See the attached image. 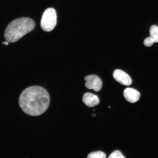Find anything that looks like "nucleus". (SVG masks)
Masks as SVG:
<instances>
[{
    "label": "nucleus",
    "instance_id": "nucleus-6",
    "mask_svg": "<svg viewBox=\"0 0 158 158\" xmlns=\"http://www.w3.org/2000/svg\"><path fill=\"white\" fill-rule=\"evenodd\" d=\"M124 96L128 102L134 103L139 100L141 95L139 92L134 89L128 88L124 91Z\"/></svg>",
    "mask_w": 158,
    "mask_h": 158
},
{
    "label": "nucleus",
    "instance_id": "nucleus-12",
    "mask_svg": "<svg viewBox=\"0 0 158 158\" xmlns=\"http://www.w3.org/2000/svg\"><path fill=\"white\" fill-rule=\"evenodd\" d=\"M3 44H5L6 45H9V42L6 41V42H4L2 43Z\"/></svg>",
    "mask_w": 158,
    "mask_h": 158
},
{
    "label": "nucleus",
    "instance_id": "nucleus-10",
    "mask_svg": "<svg viewBox=\"0 0 158 158\" xmlns=\"http://www.w3.org/2000/svg\"><path fill=\"white\" fill-rule=\"evenodd\" d=\"M123 154L119 151H115L110 154L109 158H124Z\"/></svg>",
    "mask_w": 158,
    "mask_h": 158
},
{
    "label": "nucleus",
    "instance_id": "nucleus-1",
    "mask_svg": "<svg viewBox=\"0 0 158 158\" xmlns=\"http://www.w3.org/2000/svg\"><path fill=\"white\" fill-rule=\"evenodd\" d=\"M50 103L48 92L40 86H34L26 89L19 97V103L25 113L38 116L45 112Z\"/></svg>",
    "mask_w": 158,
    "mask_h": 158
},
{
    "label": "nucleus",
    "instance_id": "nucleus-3",
    "mask_svg": "<svg viewBox=\"0 0 158 158\" xmlns=\"http://www.w3.org/2000/svg\"><path fill=\"white\" fill-rule=\"evenodd\" d=\"M57 23L56 11L52 8L47 9L42 15L41 27L43 30L49 32L54 29Z\"/></svg>",
    "mask_w": 158,
    "mask_h": 158
},
{
    "label": "nucleus",
    "instance_id": "nucleus-2",
    "mask_svg": "<svg viewBox=\"0 0 158 158\" xmlns=\"http://www.w3.org/2000/svg\"><path fill=\"white\" fill-rule=\"evenodd\" d=\"M35 27V22L27 17H23L14 20L9 23L6 29L4 36L6 41L15 43L32 31Z\"/></svg>",
    "mask_w": 158,
    "mask_h": 158
},
{
    "label": "nucleus",
    "instance_id": "nucleus-5",
    "mask_svg": "<svg viewBox=\"0 0 158 158\" xmlns=\"http://www.w3.org/2000/svg\"><path fill=\"white\" fill-rule=\"evenodd\" d=\"M114 78L116 81L124 86H129L132 83L131 77L123 71L116 70L113 74Z\"/></svg>",
    "mask_w": 158,
    "mask_h": 158
},
{
    "label": "nucleus",
    "instance_id": "nucleus-4",
    "mask_svg": "<svg viewBox=\"0 0 158 158\" xmlns=\"http://www.w3.org/2000/svg\"><path fill=\"white\" fill-rule=\"evenodd\" d=\"M85 80L86 82L85 86L89 89H93L94 91L98 92L102 87V82L100 78L96 75H90L85 77Z\"/></svg>",
    "mask_w": 158,
    "mask_h": 158
},
{
    "label": "nucleus",
    "instance_id": "nucleus-11",
    "mask_svg": "<svg viewBox=\"0 0 158 158\" xmlns=\"http://www.w3.org/2000/svg\"><path fill=\"white\" fill-rule=\"evenodd\" d=\"M154 41L153 39L150 36L148 37L144 41V44L146 46L149 47L152 46L153 44Z\"/></svg>",
    "mask_w": 158,
    "mask_h": 158
},
{
    "label": "nucleus",
    "instance_id": "nucleus-7",
    "mask_svg": "<svg viewBox=\"0 0 158 158\" xmlns=\"http://www.w3.org/2000/svg\"><path fill=\"white\" fill-rule=\"evenodd\" d=\"M82 101L86 106L90 107L98 106L100 103V100L98 96L90 93L84 94Z\"/></svg>",
    "mask_w": 158,
    "mask_h": 158
},
{
    "label": "nucleus",
    "instance_id": "nucleus-8",
    "mask_svg": "<svg viewBox=\"0 0 158 158\" xmlns=\"http://www.w3.org/2000/svg\"><path fill=\"white\" fill-rule=\"evenodd\" d=\"M150 33L154 43L158 42V27L157 26L153 25L151 27L150 29Z\"/></svg>",
    "mask_w": 158,
    "mask_h": 158
},
{
    "label": "nucleus",
    "instance_id": "nucleus-9",
    "mask_svg": "<svg viewBox=\"0 0 158 158\" xmlns=\"http://www.w3.org/2000/svg\"><path fill=\"white\" fill-rule=\"evenodd\" d=\"M105 153L101 151L94 152L90 153L88 155V158H106Z\"/></svg>",
    "mask_w": 158,
    "mask_h": 158
},
{
    "label": "nucleus",
    "instance_id": "nucleus-13",
    "mask_svg": "<svg viewBox=\"0 0 158 158\" xmlns=\"http://www.w3.org/2000/svg\"><path fill=\"white\" fill-rule=\"evenodd\" d=\"M96 116V115H95V114H92V117H94V116Z\"/></svg>",
    "mask_w": 158,
    "mask_h": 158
}]
</instances>
